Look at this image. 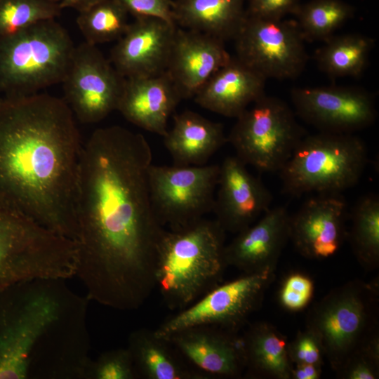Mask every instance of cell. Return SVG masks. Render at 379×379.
<instances>
[{
  "instance_id": "cell-1",
  "label": "cell",
  "mask_w": 379,
  "mask_h": 379,
  "mask_svg": "<svg viewBox=\"0 0 379 379\" xmlns=\"http://www.w3.org/2000/svg\"><path fill=\"white\" fill-rule=\"evenodd\" d=\"M145 137L121 126L95 130L83 143L74 204L75 276L88 300L121 311L140 307L155 286L166 227L152 208Z\"/></svg>"
},
{
  "instance_id": "cell-2",
  "label": "cell",
  "mask_w": 379,
  "mask_h": 379,
  "mask_svg": "<svg viewBox=\"0 0 379 379\" xmlns=\"http://www.w3.org/2000/svg\"><path fill=\"white\" fill-rule=\"evenodd\" d=\"M83 143L63 98L0 97V205L74 241Z\"/></svg>"
},
{
  "instance_id": "cell-3",
  "label": "cell",
  "mask_w": 379,
  "mask_h": 379,
  "mask_svg": "<svg viewBox=\"0 0 379 379\" xmlns=\"http://www.w3.org/2000/svg\"><path fill=\"white\" fill-rule=\"evenodd\" d=\"M225 231L206 218L178 230H166L159 242L155 286L168 309L182 310L221 283L227 266Z\"/></svg>"
},
{
  "instance_id": "cell-4",
  "label": "cell",
  "mask_w": 379,
  "mask_h": 379,
  "mask_svg": "<svg viewBox=\"0 0 379 379\" xmlns=\"http://www.w3.org/2000/svg\"><path fill=\"white\" fill-rule=\"evenodd\" d=\"M75 47L55 19L0 36V94L27 95L62 83Z\"/></svg>"
},
{
  "instance_id": "cell-5",
  "label": "cell",
  "mask_w": 379,
  "mask_h": 379,
  "mask_svg": "<svg viewBox=\"0 0 379 379\" xmlns=\"http://www.w3.org/2000/svg\"><path fill=\"white\" fill-rule=\"evenodd\" d=\"M367 162L366 145L354 133L305 135L279 171L282 191L292 197L340 194L359 182Z\"/></svg>"
},
{
  "instance_id": "cell-6",
  "label": "cell",
  "mask_w": 379,
  "mask_h": 379,
  "mask_svg": "<svg viewBox=\"0 0 379 379\" xmlns=\"http://www.w3.org/2000/svg\"><path fill=\"white\" fill-rule=\"evenodd\" d=\"M73 241L0 205V291L35 279L75 276Z\"/></svg>"
},
{
  "instance_id": "cell-7",
  "label": "cell",
  "mask_w": 379,
  "mask_h": 379,
  "mask_svg": "<svg viewBox=\"0 0 379 379\" xmlns=\"http://www.w3.org/2000/svg\"><path fill=\"white\" fill-rule=\"evenodd\" d=\"M295 115L284 100L265 93L236 118L227 142L246 166L279 172L305 136Z\"/></svg>"
},
{
  "instance_id": "cell-8",
  "label": "cell",
  "mask_w": 379,
  "mask_h": 379,
  "mask_svg": "<svg viewBox=\"0 0 379 379\" xmlns=\"http://www.w3.org/2000/svg\"><path fill=\"white\" fill-rule=\"evenodd\" d=\"M220 165L152 164L149 191L152 208L168 230L190 225L213 212Z\"/></svg>"
},
{
  "instance_id": "cell-9",
  "label": "cell",
  "mask_w": 379,
  "mask_h": 379,
  "mask_svg": "<svg viewBox=\"0 0 379 379\" xmlns=\"http://www.w3.org/2000/svg\"><path fill=\"white\" fill-rule=\"evenodd\" d=\"M275 270L244 274L220 283L186 308L167 318L154 331L162 338L191 326L207 325L237 332L262 302Z\"/></svg>"
},
{
  "instance_id": "cell-10",
  "label": "cell",
  "mask_w": 379,
  "mask_h": 379,
  "mask_svg": "<svg viewBox=\"0 0 379 379\" xmlns=\"http://www.w3.org/2000/svg\"><path fill=\"white\" fill-rule=\"evenodd\" d=\"M236 57L266 79H288L303 71L307 55L295 20L246 16L234 39Z\"/></svg>"
},
{
  "instance_id": "cell-11",
  "label": "cell",
  "mask_w": 379,
  "mask_h": 379,
  "mask_svg": "<svg viewBox=\"0 0 379 379\" xmlns=\"http://www.w3.org/2000/svg\"><path fill=\"white\" fill-rule=\"evenodd\" d=\"M370 290L359 281L350 282L329 293L310 314L307 328L317 336L324 356L338 371L364 340Z\"/></svg>"
},
{
  "instance_id": "cell-12",
  "label": "cell",
  "mask_w": 379,
  "mask_h": 379,
  "mask_svg": "<svg viewBox=\"0 0 379 379\" xmlns=\"http://www.w3.org/2000/svg\"><path fill=\"white\" fill-rule=\"evenodd\" d=\"M125 81L97 46L85 41L75 47L62 81L63 99L76 119L98 123L117 110Z\"/></svg>"
},
{
  "instance_id": "cell-13",
  "label": "cell",
  "mask_w": 379,
  "mask_h": 379,
  "mask_svg": "<svg viewBox=\"0 0 379 379\" xmlns=\"http://www.w3.org/2000/svg\"><path fill=\"white\" fill-rule=\"evenodd\" d=\"M295 114L319 132L354 133L377 117L372 95L353 86H326L292 89Z\"/></svg>"
},
{
  "instance_id": "cell-14",
  "label": "cell",
  "mask_w": 379,
  "mask_h": 379,
  "mask_svg": "<svg viewBox=\"0 0 379 379\" xmlns=\"http://www.w3.org/2000/svg\"><path fill=\"white\" fill-rule=\"evenodd\" d=\"M272 201L268 188L239 158L222 161L212 213L225 232L237 234L253 224Z\"/></svg>"
},
{
  "instance_id": "cell-15",
  "label": "cell",
  "mask_w": 379,
  "mask_h": 379,
  "mask_svg": "<svg viewBox=\"0 0 379 379\" xmlns=\"http://www.w3.org/2000/svg\"><path fill=\"white\" fill-rule=\"evenodd\" d=\"M347 204L340 194L308 199L289 220V240L308 259L335 254L347 237Z\"/></svg>"
},
{
  "instance_id": "cell-16",
  "label": "cell",
  "mask_w": 379,
  "mask_h": 379,
  "mask_svg": "<svg viewBox=\"0 0 379 379\" xmlns=\"http://www.w3.org/2000/svg\"><path fill=\"white\" fill-rule=\"evenodd\" d=\"M177 27L159 18H135L112 48L111 63L126 79L165 72Z\"/></svg>"
},
{
  "instance_id": "cell-17",
  "label": "cell",
  "mask_w": 379,
  "mask_h": 379,
  "mask_svg": "<svg viewBox=\"0 0 379 379\" xmlns=\"http://www.w3.org/2000/svg\"><path fill=\"white\" fill-rule=\"evenodd\" d=\"M164 338L190 366L211 378H235L245 368L241 339L237 332L201 325Z\"/></svg>"
},
{
  "instance_id": "cell-18",
  "label": "cell",
  "mask_w": 379,
  "mask_h": 379,
  "mask_svg": "<svg viewBox=\"0 0 379 379\" xmlns=\"http://www.w3.org/2000/svg\"><path fill=\"white\" fill-rule=\"evenodd\" d=\"M231 57L225 41L178 27L166 72L182 99L191 98Z\"/></svg>"
},
{
  "instance_id": "cell-19",
  "label": "cell",
  "mask_w": 379,
  "mask_h": 379,
  "mask_svg": "<svg viewBox=\"0 0 379 379\" xmlns=\"http://www.w3.org/2000/svg\"><path fill=\"white\" fill-rule=\"evenodd\" d=\"M290 215L286 206L269 208L253 224L237 233L225 248L227 266L253 273L275 270L289 240Z\"/></svg>"
},
{
  "instance_id": "cell-20",
  "label": "cell",
  "mask_w": 379,
  "mask_h": 379,
  "mask_svg": "<svg viewBox=\"0 0 379 379\" xmlns=\"http://www.w3.org/2000/svg\"><path fill=\"white\" fill-rule=\"evenodd\" d=\"M182 100L165 72L152 77L126 79L117 111L131 124L164 137L168 119Z\"/></svg>"
},
{
  "instance_id": "cell-21",
  "label": "cell",
  "mask_w": 379,
  "mask_h": 379,
  "mask_svg": "<svg viewBox=\"0 0 379 379\" xmlns=\"http://www.w3.org/2000/svg\"><path fill=\"white\" fill-rule=\"evenodd\" d=\"M266 79L236 56L215 72L194 96L200 107L237 118L265 94Z\"/></svg>"
},
{
  "instance_id": "cell-22",
  "label": "cell",
  "mask_w": 379,
  "mask_h": 379,
  "mask_svg": "<svg viewBox=\"0 0 379 379\" xmlns=\"http://www.w3.org/2000/svg\"><path fill=\"white\" fill-rule=\"evenodd\" d=\"M173 164L200 166L227 142L223 125L185 110L173 117V125L163 137Z\"/></svg>"
},
{
  "instance_id": "cell-23",
  "label": "cell",
  "mask_w": 379,
  "mask_h": 379,
  "mask_svg": "<svg viewBox=\"0 0 379 379\" xmlns=\"http://www.w3.org/2000/svg\"><path fill=\"white\" fill-rule=\"evenodd\" d=\"M246 0H174L173 16L181 28L223 41L234 39L246 16Z\"/></svg>"
},
{
  "instance_id": "cell-24",
  "label": "cell",
  "mask_w": 379,
  "mask_h": 379,
  "mask_svg": "<svg viewBox=\"0 0 379 379\" xmlns=\"http://www.w3.org/2000/svg\"><path fill=\"white\" fill-rule=\"evenodd\" d=\"M128 349L138 376L145 379H210L197 371L164 338L140 328L128 338Z\"/></svg>"
},
{
  "instance_id": "cell-25",
  "label": "cell",
  "mask_w": 379,
  "mask_h": 379,
  "mask_svg": "<svg viewBox=\"0 0 379 379\" xmlns=\"http://www.w3.org/2000/svg\"><path fill=\"white\" fill-rule=\"evenodd\" d=\"M245 368L251 373L277 379L291 378L287 338L265 322L252 325L241 337Z\"/></svg>"
},
{
  "instance_id": "cell-26",
  "label": "cell",
  "mask_w": 379,
  "mask_h": 379,
  "mask_svg": "<svg viewBox=\"0 0 379 379\" xmlns=\"http://www.w3.org/2000/svg\"><path fill=\"white\" fill-rule=\"evenodd\" d=\"M373 40L360 34L333 35L314 55L319 68L331 77L359 76L364 70Z\"/></svg>"
},
{
  "instance_id": "cell-27",
  "label": "cell",
  "mask_w": 379,
  "mask_h": 379,
  "mask_svg": "<svg viewBox=\"0 0 379 379\" xmlns=\"http://www.w3.org/2000/svg\"><path fill=\"white\" fill-rule=\"evenodd\" d=\"M354 254L366 268L379 262V197L375 194L361 197L351 213V226L347 233Z\"/></svg>"
},
{
  "instance_id": "cell-28",
  "label": "cell",
  "mask_w": 379,
  "mask_h": 379,
  "mask_svg": "<svg viewBox=\"0 0 379 379\" xmlns=\"http://www.w3.org/2000/svg\"><path fill=\"white\" fill-rule=\"evenodd\" d=\"M353 15L354 7L343 0H310L294 15L305 41H325Z\"/></svg>"
},
{
  "instance_id": "cell-29",
  "label": "cell",
  "mask_w": 379,
  "mask_h": 379,
  "mask_svg": "<svg viewBox=\"0 0 379 379\" xmlns=\"http://www.w3.org/2000/svg\"><path fill=\"white\" fill-rule=\"evenodd\" d=\"M128 15L117 0H102L79 12L76 22L86 42L97 46L119 39L128 27Z\"/></svg>"
},
{
  "instance_id": "cell-30",
  "label": "cell",
  "mask_w": 379,
  "mask_h": 379,
  "mask_svg": "<svg viewBox=\"0 0 379 379\" xmlns=\"http://www.w3.org/2000/svg\"><path fill=\"white\" fill-rule=\"evenodd\" d=\"M59 3L49 0H0V36L20 32L61 13Z\"/></svg>"
},
{
  "instance_id": "cell-31",
  "label": "cell",
  "mask_w": 379,
  "mask_h": 379,
  "mask_svg": "<svg viewBox=\"0 0 379 379\" xmlns=\"http://www.w3.org/2000/svg\"><path fill=\"white\" fill-rule=\"evenodd\" d=\"M137 374L128 349L107 351L91 361L88 378L134 379Z\"/></svg>"
},
{
  "instance_id": "cell-32",
  "label": "cell",
  "mask_w": 379,
  "mask_h": 379,
  "mask_svg": "<svg viewBox=\"0 0 379 379\" xmlns=\"http://www.w3.org/2000/svg\"><path fill=\"white\" fill-rule=\"evenodd\" d=\"M379 341L378 336L364 340L339 371L347 379L378 378Z\"/></svg>"
},
{
  "instance_id": "cell-33",
  "label": "cell",
  "mask_w": 379,
  "mask_h": 379,
  "mask_svg": "<svg viewBox=\"0 0 379 379\" xmlns=\"http://www.w3.org/2000/svg\"><path fill=\"white\" fill-rule=\"evenodd\" d=\"M314 283L309 276L291 273L282 281L279 291L280 305L291 312L304 309L310 302L314 293Z\"/></svg>"
},
{
  "instance_id": "cell-34",
  "label": "cell",
  "mask_w": 379,
  "mask_h": 379,
  "mask_svg": "<svg viewBox=\"0 0 379 379\" xmlns=\"http://www.w3.org/2000/svg\"><path fill=\"white\" fill-rule=\"evenodd\" d=\"M288 352L292 364L322 366L324 351L317 336L307 328L288 342Z\"/></svg>"
},
{
  "instance_id": "cell-35",
  "label": "cell",
  "mask_w": 379,
  "mask_h": 379,
  "mask_svg": "<svg viewBox=\"0 0 379 379\" xmlns=\"http://www.w3.org/2000/svg\"><path fill=\"white\" fill-rule=\"evenodd\" d=\"M247 15L264 18L283 19L289 14L295 15L301 3L300 0H246Z\"/></svg>"
},
{
  "instance_id": "cell-36",
  "label": "cell",
  "mask_w": 379,
  "mask_h": 379,
  "mask_svg": "<svg viewBox=\"0 0 379 379\" xmlns=\"http://www.w3.org/2000/svg\"><path fill=\"white\" fill-rule=\"evenodd\" d=\"M135 18H156L175 23L171 0H117Z\"/></svg>"
},
{
  "instance_id": "cell-37",
  "label": "cell",
  "mask_w": 379,
  "mask_h": 379,
  "mask_svg": "<svg viewBox=\"0 0 379 379\" xmlns=\"http://www.w3.org/2000/svg\"><path fill=\"white\" fill-rule=\"evenodd\" d=\"M321 366L314 364H295L291 370L293 379H318L321 377Z\"/></svg>"
},
{
  "instance_id": "cell-38",
  "label": "cell",
  "mask_w": 379,
  "mask_h": 379,
  "mask_svg": "<svg viewBox=\"0 0 379 379\" xmlns=\"http://www.w3.org/2000/svg\"><path fill=\"white\" fill-rule=\"evenodd\" d=\"M101 1L102 0H62L59 4L62 9L71 8L80 12Z\"/></svg>"
},
{
  "instance_id": "cell-39",
  "label": "cell",
  "mask_w": 379,
  "mask_h": 379,
  "mask_svg": "<svg viewBox=\"0 0 379 379\" xmlns=\"http://www.w3.org/2000/svg\"><path fill=\"white\" fill-rule=\"evenodd\" d=\"M49 1H53V2L60 3V2H61L62 0H49Z\"/></svg>"
},
{
  "instance_id": "cell-40",
  "label": "cell",
  "mask_w": 379,
  "mask_h": 379,
  "mask_svg": "<svg viewBox=\"0 0 379 379\" xmlns=\"http://www.w3.org/2000/svg\"><path fill=\"white\" fill-rule=\"evenodd\" d=\"M1 94H0V97H1Z\"/></svg>"
}]
</instances>
